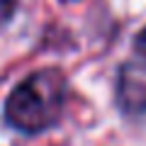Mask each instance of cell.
<instances>
[{"mask_svg":"<svg viewBox=\"0 0 146 146\" xmlns=\"http://www.w3.org/2000/svg\"><path fill=\"white\" fill-rule=\"evenodd\" d=\"M66 102V76L58 68H42L25 78L5 102V119L25 134H39L58 122Z\"/></svg>","mask_w":146,"mask_h":146,"instance_id":"obj_1","label":"cell"},{"mask_svg":"<svg viewBox=\"0 0 146 146\" xmlns=\"http://www.w3.org/2000/svg\"><path fill=\"white\" fill-rule=\"evenodd\" d=\"M119 107L129 115L146 112V61H129L122 66L117 80Z\"/></svg>","mask_w":146,"mask_h":146,"instance_id":"obj_2","label":"cell"},{"mask_svg":"<svg viewBox=\"0 0 146 146\" xmlns=\"http://www.w3.org/2000/svg\"><path fill=\"white\" fill-rule=\"evenodd\" d=\"M15 15V0H0V27Z\"/></svg>","mask_w":146,"mask_h":146,"instance_id":"obj_3","label":"cell"},{"mask_svg":"<svg viewBox=\"0 0 146 146\" xmlns=\"http://www.w3.org/2000/svg\"><path fill=\"white\" fill-rule=\"evenodd\" d=\"M134 49H136V54H139L141 61H146V29L136 34V39H134Z\"/></svg>","mask_w":146,"mask_h":146,"instance_id":"obj_4","label":"cell"},{"mask_svg":"<svg viewBox=\"0 0 146 146\" xmlns=\"http://www.w3.org/2000/svg\"><path fill=\"white\" fill-rule=\"evenodd\" d=\"M61 3H73V0H61Z\"/></svg>","mask_w":146,"mask_h":146,"instance_id":"obj_5","label":"cell"}]
</instances>
